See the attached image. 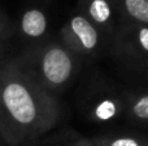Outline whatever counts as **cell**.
Wrapping results in <instances>:
<instances>
[{
	"label": "cell",
	"mask_w": 148,
	"mask_h": 146,
	"mask_svg": "<svg viewBox=\"0 0 148 146\" xmlns=\"http://www.w3.org/2000/svg\"><path fill=\"white\" fill-rule=\"evenodd\" d=\"M123 116L148 126V91H123Z\"/></svg>",
	"instance_id": "obj_8"
},
{
	"label": "cell",
	"mask_w": 148,
	"mask_h": 146,
	"mask_svg": "<svg viewBox=\"0 0 148 146\" xmlns=\"http://www.w3.org/2000/svg\"><path fill=\"white\" fill-rule=\"evenodd\" d=\"M84 115L96 124H109L123 118V91L105 82L94 83L82 98Z\"/></svg>",
	"instance_id": "obj_3"
},
{
	"label": "cell",
	"mask_w": 148,
	"mask_h": 146,
	"mask_svg": "<svg viewBox=\"0 0 148 146\" xmlns=\"http://www.w3.org/2000/svg\"><path fill=\"white\" fill-rule=\"evenodd\" d=\"M0 146H5V145H4V144H3V142H1V141H0Z\"/></svg>",
	"instance_id": "obj_15"
},
{
	"label": "cell",
	"mask_w": 148,
	"mask_h": 146,
	"mask_svg": "<svg viewBox=\"0 0 148 146\" xmlns=\"http://www.w3.org/2000/svg\"><path fill=\"white\" fill-rule=\"evenodd\" d=\"M59 38L81 59L95 57L105 44L100 31L78 12L62 25Z\"/></svg>",
	"instance_id": "obj_5"
},
{
	"label": "cell",
	"mask_w": 148,
	"mask_h": 146,
	"mask_svg": "<svg viewBox=\"0 0 148 146\" xmlns=\"http://www.w3.org/2000/svg\"><path fill=\"white\" fill-rule=\"evenodd\" d=\"M109 44L118 61L140 71L148 58V26L121 22Z\"/></svg>",
	"instance_id": "obj_4"
},
{
	"label": "cell",
	"mask_w": 148,
	"mask_h": 146,
	"mask_svg": "<svg viewBox=\"0 0 148 146\" xmlns=\"http://www.w3.org/2000/svg\"><path fill=\"white\" fill-rule=\"evenodd\" d=\"M140 71L143 72L144 75H146V78L148 79V58L144 61V64H143V66H142V69H140Z\"/></svg>",
	"instance_id": "obj_14"
},
{
	"label": "cell",
	"mask_w": 148,
	"mask_h": 146,
	"mask_svg": "<svg viewBox=\"0 0 148 146\" xmlns=\"http://www.w3.org/2000/svg\"><path fill=\"white\" fill-rule=\"evenodd\" d=\"M69 146H96V145L91 141V139H79L77 141H74L73 144H70Z\"/></svg>",
	"instance_id": "obj_12"
},
{
	"label": "cell",
	"mask_w": 148,
	"mask_h": 146,
	"mask_svg": "<svg viewBox=\"0 0 148 146\" xmlns=\"http://www.w3.org/2000/svg\"><path fill=\"white\" fill-rule=\"evenodd\" d=\"M12 23L4 12L0 9V34H12Z\"/></svg>",
	"instance_id": "obj_11"
},
{
	"label": "cell",
	"mask_w": 148,
	"mask_h": 146,
	"mask_svg": "<svg viewBox=\"0 0 148 146\" xmlns=\"http://www.w3.org/2000/svg\"><path fill=\"white\" fill-rule=\"evenodd\" d=\"M77 12L86 17L100 31L105 43H110L121 25L114 0H78Z\"/></svg>",
	"instance_id": "obj_6"
},
{
	"label": "cell",
	"mask_w": 148,
	"mask_h": 146,
	"mask_svg": "<svg viewBox=\"0 0 148 146\" xmlns=\"http://www.w3.org/2000/svg\"><path fill=\"white\" fill-rule=\"evenodd\" d=\"M9 36H10V34H0V52H1L4 44L7 43V40L9 39Z\"/></svg>",
	"instance_id": "obj_13"
},
{
	"label": "cell",
	"mask_w": 148,
	"mask_h": 146,
	"mask_svg": "<svg viewBox=\"0 0 148 146\" xmlns=\"http://www.w3.org/2000/svg\"><path fill=\"white\" fill-rule=\"evenodd\" d=\"M17 32L27 41L29 47L47 40L49 32V18L47 12L36 5L26 8L17 22Z\"/></svg>",
	"instance_id": "obj_7"
},
{
	"label": "cell",
	"mask_w": 148,
	"mask_h": 146,
	"mask_svg": "<svg viewBox=\"0 0 148 146\" xmlns=\"http://www.w3.org/2000/svg\"><path fill=\"white\" fill-rule=\"evenodd\" d=\"M13 59L29 79L56 97L74 80L82 65V59L60 38L27 47Z\"/></svg>",
	"instance_id": "obj_2"
},
{
	"label": "cell",
	"mask_w": 148,
	"mask_h": 146,
	"mask_svg": "<svg viewBox=\"0 0 148 146\" xmlns=\"http://www.w3.org/2000/svg\"><path fill=\"white\" fill-rule=\"evenodd\" d=\"M62 107L30 80L13 58H0V141L31 146L59 124Z\"/></svg>",
	"instance_id": "obj_1"
},
{
	"label": "cell",
	"mask_w": 148,
	"mask_h": 146,
	"mask_svg": "<svg viewBox=\"0 0 148 146\" xmlns=\"http://www.w3.org/2000/svg\"><path fill=\"white\" fill-rule=\"evenodd\" d=\"M121 22L148 26V0H114Z\"/></svg>",
	"instance_id": "obj_9"
},
{
	"label": "cell",
	"mask_w": 148,
	"mask_h": 146,
	"mask_svg": "<svg viewBox=\"0 0 148 146\" xmlns=\"http://www.w3.org/2000/svg\"><path fill=\"white\" fill-rule=\"evenodd\" d=\"M96 146H148V136L136 133H105L91 139Z\"/></svg>",
	"instance_id": "obj_10"
}]
</instances>
